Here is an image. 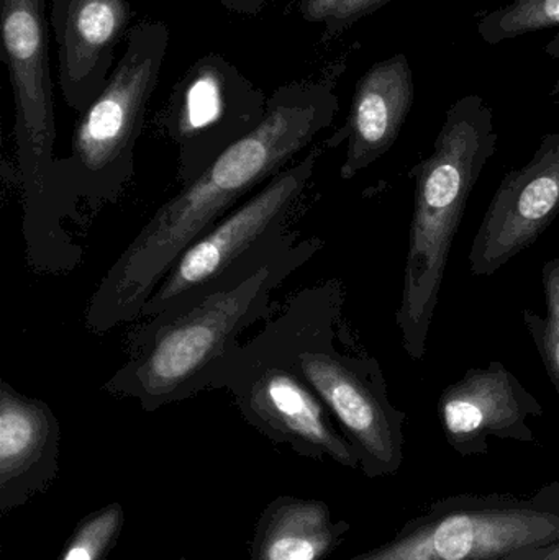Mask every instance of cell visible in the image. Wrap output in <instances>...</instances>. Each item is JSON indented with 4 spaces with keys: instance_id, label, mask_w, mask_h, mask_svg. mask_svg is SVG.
<instances>
[{
    "instance_id": "cb8c5ba5",
    "label": "cell",
    "mask_w": 559,
    "mask_h": 560,
    "mask_svg": "<svg viewBox=\"0 0 559 560\" xmlns=\"http://www.w3.org/2000/svg\"><path fill=\"white\" fill-rule=\"evenodd\" d=\"M544 51L545 55H548L550 58L559 61V32L554 36V39H550V42L545 45ZM550 95L551 97H557V95H559V74L557 75V81H555L554 88H551Z\"/></svg>"
},
{
    "instance_id": "ffe728a7",
    "label": "cell",
    "mask_w": 559,
    "mask_h": 560,
    "mask_svg": "<svg viewBox=\"0 0 559 560\" xmlns=\"http://www.w3.org/2000/svg\"><path fill=\"white\" fill-rule=\"evenodd\" d=\"M393 0H304L299 5L305 22L322 26V43H330Z\"/></svg>"
},
{
    "instance_id": "9a60e30c",
    "label": "cell",
    "mask_w": 559,
    "mask_h": 560,
    "mask_svg": "<svg viewBox=\"0 0 559 560\" xmlns=\"http://www.w3.org/2000/svg\"><path fill=\"white\" fill-rule=\"evenodd\" d=\"M414 97V72L404 52L376 62L361 75L347 121L324 143L325 150H335L347 141L341 179H354L394 147Z\"/></svg>"
},
{
    "instance_id": "ba28073f",
    "label": "cell",
    "mask_w": 559,
    "mask_h": 560,
    "mask_svg": "<svg viewBox=\"0 0 559 560\" xmlns=\"http://www.w3.org/2000/svg\"><path fill=\"white\" fill-rule=\"evenodd\" d=\"M559 541V515L532 499L463 495L436 500L384 545L350 560H501Z\"/></svg>"
},
{
    "instance_id": "8992f818",
    "label": "cell",
    "mask_w": 559,
    "mask_h": 560,
    "mask_svg": "<svg viewBox=\"0 0 559 560\" xmlns=\"http://www.w3.org/2000/svg\"><path fill=\"white\" fill-rule=\"evenodd\" d=\"M325 147L312 148L207 230L171 266L140 319L173 315L245 280L299 242L289 219L301 202Z\"/></svg>"
},
{
    "instance_id": "7402d4cb",
    "label": "cell",
    "mask_w": 559,
    "mask_h": 560,
    "mask_svg": "<svg viewBox=\"0 0 559 560\" xmlns=\"http://www.w3.org/2000/svg\"><path fill=\"white\" fill-rule=\"evenodd\" d=\"M531 499L534 500L538 506H541V509L559 515V480L541 487V489H538Z\"/></svg>"
},
{
    "instance_id": "d4e9b609",
    "label": "cell",
    "mask_w": 559,
    "mask_h": 560,
    "mask_svg": "<svg viewBox=\"0 0 559 560\" xmlns=\"http://www.w3.org/2000/svg\"><path fill=\"white\" fill-rule=\"evenodd\" d=\"M295 3H299V5H301L302 2H304V0H294Z\"/></svg>"
},
{
    "instance_id": "6da1fadb",
    "label": "cell",
    "mask_w": 559,
    "mask_h": 560,
    "mask_svg": "<svg viewBox=\"0 0 559 560\" xmlns=\"http://www.w3.org/2000/svg\"><path fill=\"white\" fill-rule=\"evenodd\" d=\"M341 66L281 85L269 95L265 120L153 213L95 287L85 328L107 335L137 322L171 266L207 230L294 163L337 117Z\"/></svg>"
},
{
    "instance_id": "44dd1931",
    "label": "cell",
    "mask_w": 559,
    "mask_h": 560,
    "mask_svg": "<svg viewBox=\"0 0 559 560\" xmlns=\"http://www.w3.org/2000/svg\"><path fill=\"white\" fill-rule=\"evenodd\" d=\"M501 560H559V541L528 546V548L512 552V555L505 556Z\"/></svg>"
},
{
    "instance_id": "277c9868",
    "label": "cell",
    "mask_w": 559,
    "mask_h": 560,
    "mask_svg": "<svg viewBox=\"0 0 559 560\" xmlns=\"http://www.w3.org/2000/svg\"><path fill=\"white\" fill-rule=\"evenodd\" d=\"M345 305L340 279L299 290L258 332L318 395L357 451L370 479L394 476L404 464L407 415L394 407L376 358L335 346Z\"/></svg>"
},
{
    "instance_id": "e0dca14e",
    "label": "cell",
    "mask_w": 559,
    "mask_h": 560,
    "mask_svg": "<svg viewBox=\"0 0 559 560\" xmlns=\"http://www.w3.org/2000/svg\"><path fill=\"white\" fill-rule=\"evenodd\" d=\"M558 26L559 0H511L508 5L486 13L476 28L488 45H501Z\"/></svg>"
},
{
    "instance_id": "52a82bcc",
    "label": "cell",
    "mask_w": 559,
    "mask_h": 560,
    "mask_svg": "<svg viewBox=\"0 0 559 560\" xmlns=\"http://www.w3.org/2000/svg\"><path fill=\"white\" fill-rule=\"evenodd\" d=\"M170 42L166 23H135L104 91L79 114L65 164L75 196L89 206L117 202L133 179L135 148Z\"/></svg>"
},
{
    "instance_id": "603a6c76",
    "label": "cell",
    "mask_w": 559,
    "mask_h": 560,
    "mask_svg": "<svg viewBox=\"0 0 559 560\" xmlns=\"http://www.w3.org/2000/svg\"><path fill=\"white\" fill-rule=\"evenodd\" d=\"M222 7L229 12L238 13V15L256 16L265 10L269 0H219Z\"/></svg>"
},
{
    "instance_id": "9c48e42d",
    "label": "cell",
    "mask_w": 559,
    "mask_h": 560,
    "mask_svg": "<svg viewBox=\"0 0 559 560\" xmlns=\"http://www.w3.org/2000/svg\"><path fill=\"white\" fill-rule=\"evenodd\" d=\"M210 388L229 390L246 423L272 443L308 459L360 469L357 451L324 401L261 336L229 355Z\"/></svg>"
},
{
    "instance_id": "5b68a950",
    "label": "cell",
    "mask_w": 559,
    "mask_h": 560,
    "mask_svg": "<svg viewBox=\"0 0 559 560\" xmlns=\"http://www.w3.org/2000/svg\"><path fill=\"white\" fill-rule=\"evenodd\" d=\"M494 114L481 95L450 105L432 153L412 170V223L396 312L400 346L412 361L427 352L430 326L469 196L496 153Z\"/></svg>"
},
{
    "instance_id": "7c38bea8",
    "label": "cell",
    "mask_w": 559,
    "mask_h": 560,
    "mask_svg": "<svg viewBox=\"0 0 559 560\" xmlns=\"http://www.w3.org/2000/svg\"><path fill=\"white\" fill-rule=\"evenodd\" d=\"M544 413L540 401L498 361L469 369L439 400L446 443L462 457L486 456L489 438L535 443L528 420Z\"/></svg>"
},
{
    "instance_id": "30bf717a",
    "label": "cell",
    "mask_w": 559,
    "mask_h": 560,
    "mask_svg": "<svg viewBox=\"0 0 559 560\" xmlns=\"http://www.w3.org/2000/svg\"><path fill=\"white\" fill-rule=\"evenodd\" d=\"M268 95L217 52L197 59L174 84L156 125L176 144L177 179L190 183L265 120Z\"/></svg>"
},
{
    "instance_id": "4fadbf2b",
    "label": "cell",
    "mask_w": 559,
    "mask_h": 560,
    "mask_svg": "<svg viewBox=\"0 0 559 560\" xmlns=\"http://www.w3.org/2000/svg\"><path fill=\"white\" fill-rule=\"evenodd\" d=\"M58 46V84L69 108L82 114L107 85L118 43L131 30L128 0H48Z\"/></svg>"
},
{
    "instance_id": "5bb4252c",
    "label": "cell",
    "mask_w": 559,
    "mask_h": 560,
    "mask_svg": "<svg viewBox=\"0 0 559 560\" xmlns=\"http://www.w3.org/2000/svg\"><path fill=\"white\" fill-rule=\"evenodd\" d=\"M61 427L46 401L0 381V515L42 495L59 470Z\"/></svg>"
},
{
    "instance_id": "ac0fdd59",
    "label": "cell",
    "mask_w": 559,
    "mask_h": 560,
    "mask_svg": "<svg viewBox=\"0 0 559 560\" xmlns=\"http://www.w3.org/2000/svg\"><path fill=\"white\" fill-rule=\"evenodd\" d=\"M547 313L525 308L522 312L528 335L547 369L548 377L559 394V258L545 262L541 268Z\"/></svg>"
},
{
    "instance_id": "3957f363",
    "label": "cell",
    "mask_w": 559,
    "mask_h": 560,
    "mask_svg": "<svg viewBox=\"0 0 559 560\" xmlns=\"http://www.w3.org/2000/svg\"><path fill=\"white\" fill-rule=\"evenodd\" d=\"M48 25V0H0L2 58L15 107L26 262L42 275H65L82 262V248L66 229V222L78 215L79 197L69 183L65 158L55 151Z\"/></svg>"
},
{
    "instance_id": "d6986e66",
    "label": "cell",
    "mask_w": 559,
    "mask_h": 560,
    "mask_svg": "<svg viewBox=\"0 0 559 560\" xmlns=\"http://www.w3.org/2000/svg\"><path fill=\"white\" fill-rule=\"evenodd\" d=\"M125 512L120 503H110L81 520L66 542L59 560H105L120 538Z\"/></svg>"
},
{
    "instance_id": "8fae6325",
    "label": "cell",
    "mask_w": 559,
    "mask_h": 560,
    "mask_svg": "<svg viewBox=\"0 0 559 560\" xmlns=\"http://www.w3.org/2000/svg\"><path fill=\"white\" fill-rule=\"evenodd\" d=\"M559 217V131L541 138L524 167L502 177L469 249V272L491 278L534 246Z\"/></svg>"
},
{
    "instance_id": "2e32d148",
    "label": "cell",
    "mask_w": 559,
    "mask_h": 560,
    "mask_svg": "<svg viewBox=\"0 0 559 560\" xmlns=\"http://www.w3.org/2000/svg\"><path fill=\"white\" fill-rule=\"evenodd\" d=\"M350 529L322 500L278 497L259 515L248 560H325Z\"/></svg>"
},
{
    "instance_id": "7a4b0ae2",
    "label": "cell",
    "mask_w": 559,
    "mask_h": 560,
    "mask_svg": "<svg viewBox=\"0 0 559 560\" xmlns=\"http://www.w3.org/2000/svg\"><path fill=\"white\" fill-rule=\"evenodd\" d=\"M322 248V240H299L249 278L183 312L143 319L128 335L127 361L102 390L133 398L147 413L209 390L240 335L268 315L275 290Z\"/></svg>"
}]
</instances>
